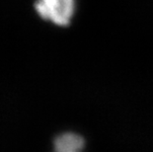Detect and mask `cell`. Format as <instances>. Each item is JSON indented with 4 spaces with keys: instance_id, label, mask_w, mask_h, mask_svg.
<instances>
[{
    "instance_id": "obj_1",
    "label": "cell",
    "mask_w": 153,
    "mask_h": 152,
    "mask_svg": "<svg viewBox=\"0 0 153 152\" xmlns=\"http://www.w3.org/2000/svg\"><path fill=\"white\" fill-rule=\"evenodd\" d=\"M74 7V0H38L35 3V9L41 18L61 27L69 25Z\"/></svg>"
},
{
    "instance_id": "obj_2",
    "label": "cell",
    "mask_w": 153,
    "mask_h": 152,
    "mask_svg": "<svg viewBox=\"0 0 153 152\" xmlns=\"http://www.w3.org/2000/svg\"><path fill=\"white\" fill-rule=\"evenodd\" d=\"M54 151L82 152L85 147V139L75 132H64L55 137Z\"/></svg>"
},
{
    "instance_id": "obj_3",
    "label": "cell",
    "mask_w": 153,
    "mask_h": 152,
    "mask_svg": "<svg viewBox=\"0 0 153 152\" xmlns=\"http://www.w3.org/2000/svg\"><path fill=\"white\" fill-rule=\"evenodd\" d=\"M54 152H68V151H54Z\"/></svg>"
}]
</instances>
